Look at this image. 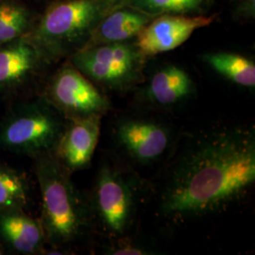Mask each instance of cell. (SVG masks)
<instances>
[{
  "instance_id": "cell-1",
  "label": "cell",
  "mask_w": 255,
  "mask_h": 255,
  "mask_svg": "<svg viewBox=\"0 0 255 255\" xmlns=\"http://www.w3.org/2000/svg\"><path fill=\"white\" fill-rule=\"evenodd\" d=\"M255 182V130H212L183 148L164 183L160 210L172 218L204 216L242 198Z\"/></svg>"
},
{
  "instance_id": "cell-2",
  "label": "cell",
  "mask_w": 255,
  "mask_h": 255,
  "mask_svg": "<svg viewBox=\"0 0 255 255\" xmlns=\"http://www.w3.org/2000/svg\"><path fill=\"white\" fill-rule=\"evenodd\" d=\"M35 173L42 196V226L52 245L81 237L88 222L84 202L66 169L51 154L37 157Z\"/></svg>"
},
{
  "instance_id": "cell-3",
  "label": "cell",
  "mask_w": 255,
  "mask_h": 255,
  "mask_svg": "<svg viewBox=\"0 0 255 255\" xmlns=\"http://www.w3.org/2000/svg\"><path fill=\"white\" fill-rule=\"evenodd\" d=\"M63 114L47 101L27 102L9 112L0 127V147L39 157L51 154L63 134Z\"/></svg>"
},
{
  "instance_id": "cell-4",
  "label": "cell",
  "mask_w": 255,
  "mask_h": 255,
  "mask_svg": "<svg viewBox=\"0 0 255 255\" xmlns=\"http://www.w3.org/2000/svg\"><path fill=\"white\" fill-rule=\"evenodd\" d=\"M109 0H69L56 4L46 12L37 28L38 48L55 51L76 41L100 18Z\"/></svg>"
},
{
  "instance_id": "cell-5",
  "label": "cell",
  "mask_w": 255,
  "mask_h": 255,
  "mask_svg": "<svg viewBox=\"0 0 255 255\" xmlns=\"http://www.w3.org/2000/svg\"><path fill=\"white\" fill-rule=\"evenodd\" d=\"M93 207L108 234L119 237L127 231L134 214V190L127 178L111 164H102L99 170Z\"/></svg>"
},
{
  "instance_id": "cell-6",
  "label": "cell",
  "mask_w": 255,
  "mask_h": 255,
  "mask_svg": "<svg viewBox=\"0 0 255 255\" xmlns=\"http://www.w3.org/2000/svg\"><path fill=\"white\" fill-rule=\"evenodd\" d=\"M140 55L134 47L122 42L98 44L78 51L73 64L95 82L116 88L135 78Z\"/></svg>"
},
{
  "instance_id": "cell-7",
  "label": "cell",
  "mask_w": 255,
  "mask_h": 255,
  "mask_svg": "<svg viewBox=\"0 0 255 255\" xmlns=\"http://www.w3.org/2000/svg\"><path fill=\"white\" fill-rule=\"evenodd\" d=\"M115 138L120 149L133 162L151 164L168 150L172 143V131L159 120L131 117L119 120Z\"/></svg>"
},
{
  "instance_id": "cell-8",
  "label": "cell",
  "mask_w": 255,
  "mask_h": 255,
  "mask_svg": "<svg viewBox=\"0 0 255 255\" xmlns=\"http://www.w3.org/2000/svg\"><path fill=\"white\" fill-rule=\"evenodd\" d=\"M49 102L67 119L102 116L110 109L108 100L78 69L64 67L49 87Z\"/></svg>"
},
{
  "instance_id": "cell-9",
  "label": "cell",
  "mask_w": 255,
  "mask_h": 255,
  "mask_svg": "<svg viewBox=\"0 0 255 255\" xmlns=\"http://www.w3.org/2000/svg\"><path fill=\"white\" fill-rule=\"evenodd\" d=\"M215 16H163L138 33L140 54L154 56L173 50L189 39L193 32L213 23Z\"/></svg>"
},
{
  "instance_id": "cell-10",
  "label": "cell",
  "mask_w": 255,
  "mask_h": 255,
  "mask_svg": "<svg viewBox=\"0 0 255 255\" xmlns=\"http://www.w3.org/2000/svg\"><path fill=\"white\" fill-rule=\"evenodd\" d=\"M101 116L68 119L54 152L66 169L79 170L90 164L101 133Z\"/></svg>"
},
{
  "instance_id": "cell-11",
  "label": "cell",
  "mask_w": 255,
  "mask_h": 255,
  "mask_svg": "<svg viewBox=\"0 0 255 255\" xmlns=\"http://www.w3.org/2000/svg\"><path fill=\"white\" fill-rule=\"evenodd\" d=\"M40 53L32 42L22 37L0 46V91L25 82L35 70Z\"/></svg>"
},
{
  "instance_id": "cell-12",
  "label": "cell",
  "mask_w": 255,
  "mask_h": 255,
  "mask_svg": "<svg viewBox=\"0 0 255 255\" xmlns=\"http://www.w3.org/2000/svg\"><path fill=\"white\" fill-rule=\"evenodd\" d=\"M0 236L14 251L33 255L41 251L45 233L41 223L16 211L0 214Z\"/></svg>"
},
{
  "instance_id": "cell-13",
  "label": "cell",
  "mask_w": 255,
  "mask_h": 255,
  "mask_svg": "<svg viewBox=\"0 0 255 255\" xmlns=\"http://www.w3.org/2000/svg\"><path fill=\"white\" fill-rule=\"evenodd\" d=\"M193 89L190 76L178 66H167L151 78L146 96L161 106H170L186 99Z\"/></svg>"
},
{
  "instance_id": "cell-14",
  "label": "cell",
  "mask_w": 255,
  "mask_h": 255,
  "mask_svg": "<svg viewBox=\"0 0 255 255\" xmlns=\"http://www.w3.org/2000/svg\"><path fill=\"white\" fill-rule=\"evenodd\" d=\"M147 19L136 12L119 10L111 14L97 28L94 37L96 45L119 43L138 33L146 26Z\"/></svg>"
},
{
  "instance_id": "cell-15",
  "label": "cell",
  "mask_w": 255,
  "mask_h": 255,
  "mask_svg": "<svg viewBox=\"0 0 255 255\" xmlns=\"http://www.w3.org/2000/svg\"><path fill=\"white\" fill-rule=\"evenodd\" d=\"M204 60L214 70L232 82L245 87H255V65L246 57L220 52L206 54Z\"/></svg>"
},
{
  "instance_id": "cell-16",
  "label": "cell",
  "mask_w": 255,
  "mask_h": 255,
  "mask_svg": "<svg viewBox=\"0 0 255 255\" xmlns=\"http://www.w3.org/2000/svg\"><path fill=\"white\" fill-rule=\"evenodd\" d=\"M28 193L26 177L8 165L0 164V214L23 211Z\"/></svg>"
},
{
  "instance_id": "cell-17",
  "label": "cell",
  "mask_w": 255,
  "mask_h": 255,
  "mask_svg": "<svg viewBox=\"0 0 255 255\" xmlns=\"http://www.w3.org/2000/svg\"><path fill=\"white\" fill-rule=\"evenodd\" d=\"M27 27V13L14 3H0V46L22 37Z\"/></svg>"
},
{
  "instance_id": "cell-18",
  "label": "cell",
  "mask_w": 255,
  "mask_h": 255,
  "mask_svg": "<svg viewBox=\"0 0 255 255\" xmlns=\"http://www.w3.org/2000/svg\"><path fill=\"white\" fill-rule=\"evenodd\" d=\"M150 11H185L198 7L201 0H133Z\"/></svg>"
},
{
  "instance_id": "cell-19",
  "label": "cell",
  "mask_w": 255,
  "mask_h": 255,
  "mask_svg": "<svg viewBox=\"0 0 255 255\" xmlns=\"http://www.w3.org/2000/svg\"><path fill=\"white\" fill-rule=\"evenodd\" d=\"M109 254L114 255H147L146 251L139 248V247L133 246L132 244H124V245H120L117 248H114L111 250Z\"/></svg>"
},
{
  "instance_id": "cell-20",
  "label": "cell",
  "mask_w": 255,
  "mask_h": 255,
  "mask_svg": "<svg viewBox=\"0 0 255 255\" xmlns=\"http://www.w3.org/2000/svg\"><path fill=\"white\" fill-rule=\"evenodd\" d=\"M0 255H3V249H2L1 245H0Z\"/></svg>"
}]
</instances>
